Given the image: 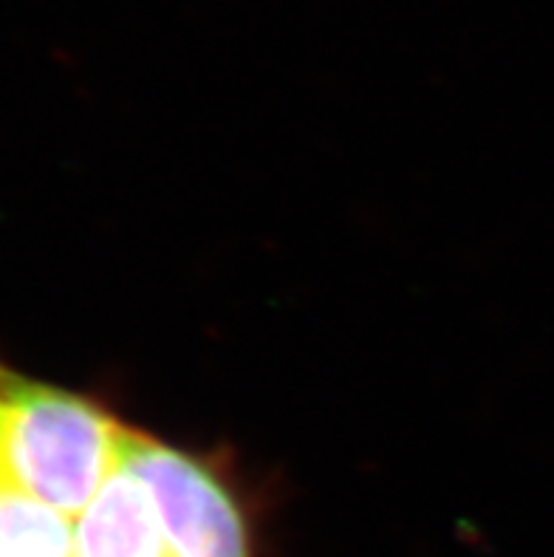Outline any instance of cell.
<instances>
[{"instance_id": "3", "label": "cell", "mask_w": 554, "mask_h": 557, "mask_svg": "<svg viewBox=\"0 0 554 557\" xmlns=\"http://www.w3.org/2000/svg\"><path fill=\"white\" fill-rule=\"evenodd\" d=\"M74 530L77 557H173L148 493L127 467L102 484Z\"/></svg>"}, {"instance_id": "2", "label": "cell", "mask_w": 554, "mask_h": 557, "mask_svg": "<svg viewBox=\"0 0 554 557\" xmlns=\"http://www.w3.org/2000/svg\"><path fill=\"white\" fill-rule=\"evenodd\" d=\"M125 467L148 493L173 557H249L238 504L210 467L136 431Z\"/></svg>"}, {"instance_id": "1", "label": "cell", "mask_w": 554, "mask_h": 557, "mask_svg": "<svg viewBox=\"0 0 554 557\" xmlns=\"http://www.w3.org/2000/svg\"><path fill=\"white\" fill-rule=\"evenodd\" d=\"M131 433L83 396L0 366V475L69 518L125 467Z\"/></svg>"}, {"instance_id": "4", "label": "cell", "mask_w": 554, "mask_h": 557, "mask_svg": "<svg viewBox=\"0 0 554 557\" xmlns=\"http://www.w3.org/2000/svg\"><path fill=\"white\" fill-rule=\"evenodd\" d=\"M0 557H77L74 518L0 475Z\"/></svg>"}]
</instances>
